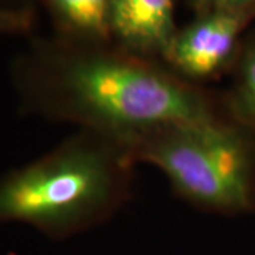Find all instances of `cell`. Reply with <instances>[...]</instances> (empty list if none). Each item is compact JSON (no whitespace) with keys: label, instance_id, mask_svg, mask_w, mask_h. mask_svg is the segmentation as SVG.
<instances>
[{"label":"cell","instance_id":"52a82bcc","mask_svg":"<svg viewBox=\"0 0 255 255\" xmlns=\"http://www.w3.org/2000/svg\"><path fill=\"white\" fill-rule=\"evenodd\" d=\"M233 108L243 122L255 128V41L247 47L238 65Z\"/></svg>","mask_w":255,"mask_h":255},{"label":"cell","instance_id":"6da1fadb","mask_svg":"<svg viewBox=\"0 0 255 255\" xmlns=\"http://www.w3.org/2000/svg\"><path fill=\"white\" fill-rule=\"evenodd\" d=\"M13 73L26 110L80 122L122 146L160 128L214 118L200 92L170 74L63 38L36 44Z\"/></svg>","mask_w":255,"mask_h":255},{"label":"cell","instance_id":"ba28073f","mask_svg":"<svg viewBox=\"0 0 255 255\" xmlns=\"http://www.w3.org/2000/svg\"><path fill=\"white\" fill-rule=\"evenodd\" d=\"M34 24L31 7H0V34L27 33Z\"/></svg>","mask_w":255,"mask_h":255},{"label":"cell","instance_id":"5b68a950","mask_svg":"<svg viewBox=\"0 0 255 255\" xmlns=\"http://www.w3.org/2000/svg\"><path fill=\"white\" fill-rule=\"evenodd\" d=\"M176 0H114L112 37L130 54L163 55L173 40Z\"/></svg>","mask_w":255,"mask_h":255},{"label":"cell","instance_id":"3957f363","mask_svg":"<svg viewBox=\"0 0 255 255\" xmlns=\"http://www.w3.org/2000/svg\"><path fill=\"white\" fill-rule=\"evenodd\" d=\"M155 164L184 197L226 213L254 204V156L240 129L210 118L176 124L125 146Z\"/></svg>","mask_w":255,"mask_h":255},{"label":"cell","instance_id":"277c9868","mask_svg":"<svg viewBox=\"0 0 255 255\" xmlns=\"http://www.w3.org/2000/svg\"><path fill=\"white\" fill-rule=\"evenodd\" d=\"M250 14L233 10L199 13L189 26L177 30L163 57L186 77H211L231 58Z\"/></svg>","mask_w":255,"mask_h":255},{"label":"cell","instance_id":"7a4b0ae2","mask_svg":"<svg viewBox=\"0 0 255 255\" xmlns=\"http://www.w3.org/2000/svg\"><path fill=\"white\" fill-rule=\"evenodd\" d=\"M115 147L77 137L0 176V224L26 223L51 237L80 230L118 190Z\"/></svg>","mask_w":255,"mask_h":255},{"label":"cell","instance_id":"8992f818","mask_svg":"<svg viewBox=\"0 0 255 255\" xmlns=\"http://www.w3.org/2000/svg\"><path fill=\"white\" fill-rule=\"evenodd\" d=\"M67 41L101 43L112 37L114 0H44Z\"/></svg>","mask_w":255,"mask_h":255},{"label":"cell","instance_id":"9c48e42d","mask_svg":"<svg viewBox=\"0 0 255 255\" xmlns=\"http://www.w3.org/2000/svg\"><path fill=\"white\" fill-rule=\"evenodd\" d=\"M197 13L213 10H233L253 13L255 10V0H191Z\"/></svg>","mask_w":255,"mask_h":255}]
</instances>
